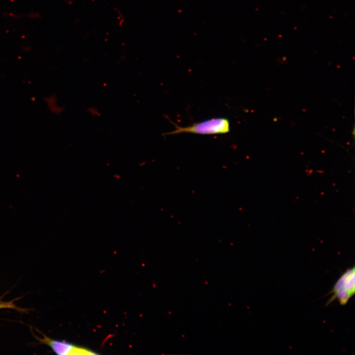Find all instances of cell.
<instances>
[{
	"instance_id": "1",
	"label": "cell",
	"mask_w": 355,
	"mask_h": 355,
	"mask_svg": "<svg viewBox=\"0 0 355 355\" xmlns=\"http://www.w3.org/2000/svg\"><path fill=\"white\" fill-rule=\"evenodd\" d=\"M175 130L165 134L166 135L178 134L183 133L200 135H214L226 134L229 132L230 123L225 118H214L190 126L182 127L175 125Z\"/></svg>"
},
{
	"instance_id": "2",
	"label": "cell",
	"mask_w": 355,
	"mask_h": 355,
	"mask_svg": "<svg viewBox=\"0 0 355 355\" xmlns=\"http://www.w3.org/2000/svg\"><path fill=\"white\" fill-rule=\"evenodd\" d=\"M355 267L347 269L333 286L330 293L332 295L328 304L337 300L341 305H346L354 295Z\"/></svg>"
},
{
	"instance_id": "3",
	"label": "cell",
	"mask_w": 355,
	"mask_h": 355,
	"mask_svg": "<svg viewBox=\"0 0 355 355\" xmlns=\"http://www.w3.org/2000/svg\"><path fill=\"white\" fill-rule=\"evenodd\" d=\"M40 343L50 347L57 354L60 355H96L98 353L88 348L78 346L65 341L53 340L45 335L43 338L35 337Z\"/></svg>"
},
{
	"instance_id": "4",
	"label": "cell",
	"mask_w": 355,
	"mask_h": 355,
	"mask_svg": "<svg viewBox=\"0 0 355 355\" xmlns=\"http://www.w3.org/2000/svg\"><path fill=\"white\" fill-rule=\"evenodd\" d=\"M5 307V303L3 301L0 300V309Z\"/></svg>"
}]
</instances>
